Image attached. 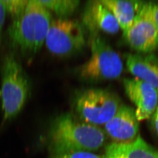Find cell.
Wrapping results in <instances>:
<instances>
[{
    "label": "cell",
    "instance_id": "obj_19",
    "mask_svg": "<svg viewBox=\"0 0 158 158\" xmlns=\"http://www.w3.org/2000/svg\"><path fill=\"white\" fill-rule=\"evenodd\" d=\"M154 123L158 134V109H156L154 116Z\"/></svg>",
    "mask_w": 158,
    "mask_h": 158
},
{
    "label": "cell",
    "instance_id": "obj_1",
    "mask_svg": "<svg viewBox=\"0 0 158 158\" xmlns=\"http://www.w3.org/2000/svg\"><path fill=\"white\" fill-rule=\"evenodd\" d=\"M52 150L92 152L104 146L107 135L100 127L78 121L70 114L55 119L50 133Z\"/></svg>",
    "mask_w": 158,
    "mask_h": 158
},
{
    "label": "cell",
    "instance_id": "obj_3",
    "mask_svg": "<svg viewBox=\"0 0 158 158\" xmlns=\"http://www.w3.org/2000/svg\"><path fill=\"white\" fill-rule=\"evenodd\" d=\"M90 57L78 70L80 77L92 82L120 77L123 69V60L99 33H90Z\"/></svg>",
    "mask_w": 158,
    "mask_h": 158
},
{
    "label": "cell",
    "instance_id": "obj_5",
    "mask_svg": "<svg viewBox=\"0 0 158 158\" xmlns=\"http://www.w3.org/2000/svg\"><path fill=\"white\" fill-rule=\"evenodd\" d=\"M75 105L82 121L99 127L115 115L122 104L118 95L112 91L89 88L77 95Z\"/></svg>",
    "mask_w": 158,
    "mask_h": 158
},
{
    "label": "cell",
    "instance_id": "obj_20",
    "mask_svg": "<svg viewBox=\"0 0 158 158\" xmlns=\"http://www.w3.org/2000/svg\"><path fill=\"white\" fill-rule=\"evenodd\" d=\"M157 109H158V106H157Z\"/></svg>",
    "mask_w": 158,
    "mask_h": 158
},
{
    "label": "cell",
    "instance_id": "obj_14",
    "mask_svg": "<svg viewBox=\"0 0 158 158\" xmlns=\"http://www.w3.org/2000/svg\"><path fill=\"white\" fill-rule=\"evenodd\" d=\"M39 2L48 10L54 12L59 19H68L79 6L77 0H48Z\"/></svg>",
    "mask_w": 158,
    "mask_h": 158
},
{
    "label": "cell",
    "instance_id": "obj_12",
    "mask_svg": "<svg viewBox=\"0 0 158 158\" xmlns=\"http://www.w3.org/2000/svg\"><path fill=\"white\" fill-rule=\"evenodd\" d=\"M104 158H158V151L138 135L127 143H110L106 146Z\"/></svg>",
    "mask_w": 158,
    "mask_h": 158
},
{
    "label": "cell",
    "instance_id": "obj_15",
    "mask_svg": "<svg viewBox=\"0 0 158 158\" xmlns=\"http://www.w3.org/2000/svg\"><path fill=\"white\" fill-rule=\"evenodd\" d=\"M50 158H104L91 152L76 150H52Z\"/></svg>",
    "mask_w": 158,
    "mask_h": 158
},
{
    "label": "cell",
    "instance_id": "obj_16",
    "mask_svg": "<svg viewBox=\"0 0 158 158\" xmlns=\"http://www.w3.org/2000/svg\"><path fill=\"white\" fill-rule=\"evenodd\" d=\"M8 11L15 19L22 13L26 7L29 1L27 0H11L3 1Z\"/></svg>",
    "mask_w": 158,
    "mask_h": 158
},
{
    "label": "cell",
    "instance_id": "obj_17",
    "mask_svg": "<svg viewBox=\"0 0 158 158\" xmlns=\"http://www.w3.org/2000/svg\"><path fill=\"white\" fill-rule=\"evenodd\" d=\"M149 7L151 15L158 31V4L149 2Z\"/></svg>",
    "mask_w": 158,
    "mask_h": 158
},
{
    "label": "cell",
    "instance_id": "obj_13",
    "mask_svg": "<svg viewBox=\"0 0 158 158\" xmlns=\"http://www.w3.org/2000/svg\"><path fill=\"white\" fill-rule=\"evenodd\" d=\"M110 10L117 21L119 27L124 32L133 24L142 1L100 0Z\"/></svg>",
    "mask_w": 158,
    "mask_h": 158
},
{
    "label": "cell",
    "instance_id": "obj_7",
    "mask_svg": "<svg viewBox=\"0 0 158 158\" xmlns=\"http://www.w3.org/2000/svg\"><path fill=\"white\" fill-rule=\"evenodd\" d=\"M129 46L143 54L152 53L158 49V31L149 10V3L142 2L130 28L123 32Z\"/></svg>",
    "mask_w": 158,
    "mask_h": 158
},
{
    "label": "cell",
    "instance_id": "obj_6",
    "mask_svg": "<svg viewBox=\"0 0 158 158\" xmlns=\"http://www.w3.org/2000/svg\"><path fill=\"white\" fill-rule=\"evenodd\" d=\"M45 44L50 52L57 56H68L77 53L85 45L84 28L73 19L58 18L52 20Z\"/></svg>",
    "mask_w": 158,
    "mask_h": 158
},
{
    "label": "cell",
    "instance_id": "obj_2",
    "mask_svg": "<svg viewBox=\"0 0 158 158\" xmlns=\"http://www.w3.org/2000/svg\"><path fill=\"white\" fill-rule=\"evenodd\" d=\"M52 21L49 11L39 0L29 1L9 27L10 39L23 52L36 53L45 42Z\"/></svg>",
    "mask_w": 158,
    "mask_h": 158
},
{
    "label": "cell",
    "instance_id": "obj_4",
    "mask_svg": "<svg viewBox=\"0 0 158 158\" xmlns=\"http://www.w3.org/2000/svg\"><path fill=\"white\" fill-rule=\"evenodd\" d=\"M29 90L27 75L15 56L5 57L2 68L0 98L4 120L16 116L24 106Z\"/></svg>",
    "mask_w": 158,
    "mask_h": 158
},
{
    "label": "cell",
    "instance_id": "obj_8",
    "mask_svg": "<svg viewBox=\"0 0 158 158\" xmlns=\"http://www.w3.org/2000/svg\"><path fill=\"white\" fill-rule=\"evenodd\" d=\"M123 85L127 96L136 106L135 114L138 120L148 119L157 109V89L137 78L124 79Z\"/></svg>",
    "mask_w": 158,
    "mask_h": 158
},
{
    "label": "cell",
    "instance_id": "obj_10",
    "mask_svg": "<svg viewBox=\"0 0 158 158\" xmlns=\"http://www.w3.org/2000/svg\"><path fill=\"white\" fill-rule=\"evenodd\" d=\"M83 22L90 33L102 31L114 35L120 28L113 15L100 0L89 2L84 11Z\"/></svg>",
    "mask_w": 158,
    "mask_h": 158
},
{
    "label": "cell",
    "instance_id": "obj_18",
    "mask_svg": "<svg viewBox=\"0 0 158 158\" xmlns=\"http://www.w3.org/2000/svg\"><path fill=\"white\" fill-rule=\"evenodd\" d=\"M6 10L3 1H0V36L6 16Z\"/></svg>",
    "mask_w": 158,
    "mask_h": 158
},
{
    "label": "cell",
    "instance_id": "obj_9",
    "mask_svg": "<svg viewBox=\"0 0 158 158\" xmlns=\"http://www.w3.org/2000/svg\"><path fill=\"white\" fill-rule=\"evenodd\" d=\"M139 121L135 110L121 105L115 115L105 124V131L115 143L133 141L138 136Z\"/></svg>",
    "mask_w": 158,
    "mask_h": 158
},
{
    "label": "cell",
    "instance_id": "obj_11",
    "mask_svg": "<svg viewBox=\"0 0 158 158\" xmlns=\"http://www.w3.org/2000/svg\"><path fill=\"white\" fill-rule=\"evenodd\" d=\"M126 65L135 78L151 85L158 92V58L152 54H127Z\"/></svg>",
    "mask_w": 158,
    "mask_h": 158
}]
</instances>
